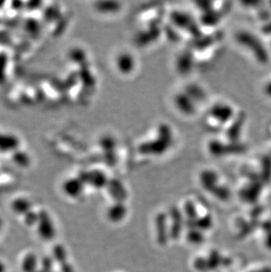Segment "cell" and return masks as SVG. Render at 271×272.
<instances>
[{
	"label": "cell",
	"instance_id": "obj_3",
	"mask_svg": "<svg viewBox=\"0 0 271 272\" xmlns=\"http://www.w3.org/2000/svg\"><path fill=\"white\" fill-rule=\"evenodd\" d=\"M37 265V261L34 254H29L24 258L22 261V268L25 272L35 271V266Z\"/></svg>",
	"mask_w": 271,
	"mask_h": 272
},
{
	"label": "cell",
	"instance_id": "obj_4",
	"mask_svg": "<svg viewBox=\"0 0 271 272\" xmlns=\"http://www.w3.org/2000/svg\"><path fill=\"white\" fill-rule=\"evenodd\" d=\"M263 94L267 98L271 99V78L263 85Z\"/></svg>",
	"mask_w": 271,
	"mask_h": 272
},
{
	"label": "cell",
	"instance_id": "obj_6",
	"mask_svg": "<svg viewBox=\"0 0 271 272\" xmlns=\"http://www.w3.org/2000/svg\"><path fill=\"white\" fill-rule=\"evenodd\" d=\"M0 228H1V222H0Z\"/></svg>",
	"mask_w": 271,
	"mask_h": 272
},
{
	"label": "cell",
	"instance_id": "obj_2",
	"mask_svg": "<svg viewBox=\"0 0 271 272\" xmlns=\"http://www.w3.org/2000/svg\"><path fill=\"white\" fill-rule=\"evenodd\" d=\"M211 115L213 117L218 119V121H229V119L232 117L233 115V110L230 105L226 104H217L211 110Z\"/></svg>",
	"mask_w": 271,
	"mask_h": 272
},
{
	"label": "cell",
	"instance_id": "obj_1",
	"mask_svg": "<svg viewBox=\"0 0 271 272\" xmlns=\"http://www.w3.org/2000/svg\"><path fill=\"white\" fill-rule=\"evenodd\" d=\"M135 67V60L133 56L129 53L120 54L117 58V68L120 72L128 74L133 71Z\"/></svg>",
	"mask_w": 271,
	"mask_h": 272
},
{
	"label": "cell",
	"instance_id": "obj_5",
	"mask_svg": "<svg viewBox=\"0 0 271 272\" xmlns=\"http://www.w3.org/2000/svg\"><path fill=\"white\" fill-rule=\"evenodd\" d=\"M0 272H5V267H4L3 263L0 262Z\"/></svg>",
	"mask_w": 271,
	"mask_h": 272
}]
</instances>
